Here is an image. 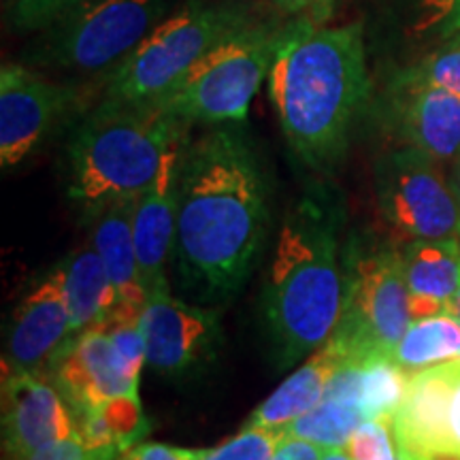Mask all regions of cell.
I'll list each match as a JSON object with an SVG mask.
<instances>
[{"label":"cell","mask_w":460,"mask_h":460,"mask_svg":"<svg viewBox=\"0 0 460 460\" xmlns=\"http://www.w3.org/2000/svg\"><path fill=\"white\" fill-rule=\"evenodd\" d=\"M267 228V181L243 132L224 124L188 143L172 245L183 288L205 303L234 295L261 258Z\"/></svg>","instance_id":"obj_1"},{"label":"cell","mask_w":460,"mask_h":460,"mask_svg":"<svg viewBox=\"0 0 460 460\" xmlns=\"http://www.w3.org/2000/svg\"><path fill=\"white\" fill-rule=\"evenodd\" d=\"M267 79L295 156L309 169L331 171L369 96L360 22L332 28L315 26L309 17L292 22Z\"/></svg>","instance_id":"obj_2"},{"label":"cell","mask_w":460,"mask_h":460,"mask_svg":"<svg viewBox=\"0 0 460 460\" xmlns=\"http://www.w3.org/2000/svg\"><path fill=\"white\" fill-rule=\"evenodd\" d=\"M343 303L339 211L332 200L309 194L284 217L262 292V314L281 369L329 341Z\"/></svg>","instance_id":"obj_3"},{"label":"cell","mask_w":460,"mask_h":460,"mask_svg":"<svg viewBox=\"0 0 460 460\" xmlns=\"http://www.w3.org/2000/svg\"><path fill=\"white\" fill-rule=\"evenodd\" d=\"M188 128L163 102L101 101L66 147L68 199L88 214L137 199L156 180L166 154L188 139Z\"/></svg>","instance_id":"obj_4"},{"label":"cell","mask_w":460,"mask_h":460,"mask_svg":"<svg viewBox=\"0 0 460 460\" xmlns=\"http://www.w3.org/2000/svg\"><path fill=\"white\" fill-rule=\"evenodd\" d=\"M262 22L241 3H190L166 17L113 66L102 101L163 102L217 45Z\"/></svg>","instance_id":"obj_5"},{"label":"cell","mask_w":460,"mask_h":460,"mask_svg":"<svg viewBox=\"0 0 460 460\" xmlns=\"http://www.w3.org/2000/svg\"><path fill=\"white\" fill-rule=\"evenodd\" d=\"M292 22L262 20L207 54L163 105L194 124H239L271 73Z\"/></svg>","instance_id":"obj_6"},{"label":"cell","mask_w":460,"mask_h":460,"mask_svg":"<svg viewBox=\"0 0 460 460\" xmlns=\"http://www.w3.org/2000/svg\"><path fill=\"white\" fill-rule=\"evenodd\" d=\"M164 11L166 0H88L45 28L31 60L79 73L118 66Z\"/></svg>","instance_id":"obj_7"},{"label":"cell","mask_w":460,"mask_h":460,"mask_svg":"<svg viewBox=\"0 0 460 460\" xmlns=\"http://www.w3.org/2000/svg\"><path fill=\"white\" fill-rule=\"evenodd\" d=\"M411 324L402 254L393 247L345 250V303L332 339L349 356L393 354Z\"/></svg>","instance_id":"obj_8"},{"label":"cell","mask_w":460,"mask_h":460,"mask_svg":"<svg viewBox=\"0 0 460 460\" xmlns=\"http://www.w3.org/2000/svg\"><path fill=\"white\" fill-rule=\"evenodd\" d=\"M376 188L379 209L402 237L460 241V205L427 154L411 146L386 154L377 163Z\"/></svg>","instance_id":"obj_9"},{"label":"cell","mask_w":460,"mask_h":460,"mask_svg":"<svg viewBox=\"0 0 460 460\" xmlns=\"http://www.w3.org/2000/svg\"><path fill=\"white\" fill-rule=\"evenodd\" d=\"M390 427L401 460H460V356L410 373Z\"/></svg>","instance_id":"obj_10"},{"label":"cell","mask_w":460,"mask_h":460,"mask_svg":"<svg viewBox=\"0 0 460 460\" xmlns=\"http://www.w3.org/2000/svg\"><path fill=\"white\" fill-rule=\"evenodd\" d=\"M141 331L147 365L166 377H181L200 369L214 358L220 345L216 315L175 298L171 288L149 292Z\"/></svg>","instance_id":"obj_11"},{"label":"cell","mask_w":460,"mask_h":460,"mask_svg":"<svg viewBox=\"0 0 460 460\" xmlns=\"http://www.w3.org/2000/svg\"><path fill=\"white\" fill-rule=\"evenodd\" d=\"M73 94L24 65L0 68V164L13 169L48 139Z\"/></svg>","instance_id":"obj_12"},{"label":"cell","mask_w":460,"mask_h":460,"mask_svg":"<svg viewBox=\"0 0 460 460\" xmlns=\"http://www.w3.org/2000/svg\"><path fill=\"white\" fill-rule=\"evenodd\" d=\"M75 435V413L51 377L4 373L3 446L11 458L26 460L41 447Z\"/></svg>","instance_id":"obj_13"},{"label":"cell","mask_w":460,"mask_h":460,"mask_svg":"<svg viewBox=\"0 0 460 460\" xmlns=\"http://www.w3.org/2000/svg\"><path fill=\"white\" fill-rule=\"evenodd\" d=\"M73 341L71 315L56 267L24 295L9 322L4 373L45 376Z\"/></svg>","instance_id":"obj_14"},{"label":"cell","mask_w":460,"mask_h":460,"mask_svg":"<svg viewBox=\"0 0 460 460\" xmlns=\"http://www.w3.org/2000/svg\"><path fill=\"white\" fill-rule=\"evenodd\" d=\"M49 377L71 405L75 418L118 396L139 394V379L126 371L105 322L75 337L58 356Z\"/></svg>","instance_id":"obj_15"},{"label":"cell","mask_w":460,"mask_h":460,"mask_svg":"<svg viewBox=\"0 0 460 460\" xmlns=\"http://www.w3.org/2000/svg\"><path fill=\"white\" fill-rule=\"evenodd\" d=\"M188 139L177 143L166 154L163 169L149 186L137 197L132 233H135L137 264L146 295L160 288H169L166 262L175 245L177 199H180L181 160Z\"/></svg>","instance_id":"obj_16"},{"label":"cell","mask_w":460,"mask_h":460,"mask_svg":"<svg viewBox=\"0 0 460 460\" xmlns=\"http://www.w3.org/2000/svg\"><path fill=\"white\" fill-rule=\"evenodd\" d=\"M394 119L407 146L437 163L460 154V96L401 73L394 84Z\"/></svg>","instance_id":"obj_17"},{"label":"cell","mask_w":460,"mask_h":460,"mask_svg":"<svg viewBox=\"0 0 460 460\" xmlns=\"http://www.w3.org/2000/svg\"><path fill=\"white\" fill-rule=\"evenodd\" d=\"M362 358L365 356H345L318 405L288 424V437L312 441L324 450L348 447L354 430L367 422L362 411Z\"/></svg>","instance_id":"obj_18"},{"label":"cell","mask_w":460,"mask_h":460,"mask_svg":"<svg viewBox=\"0 0 460 460\" xmlns=\"http://www.w3.org/2000/svg\"><path fill=\"white\" fill-rule=\"evenodd\" d=\"M401 254L411 322L452 315L460 286V241L413 239Z\"/></svg>","instance_id":"obj_19"},{"label":"cell","mask_w":460,"mask_h":460,"mask_svg":"<svg viewBox=\"0 0 460 460\" xmlns=\"http://www.w3.org/2000/svg\"><path fill=\"white\" fill-rule=\"evenodd\" d=\"M135 203L137 199L115 200L90 211L88 216L92 222V247L102 258L118 295V303L143 309L147 295L139 278L135 233H132Z\"/></svg>","instance_id":"obj_20"},{"label":"cell","mask_w":460,"mask_h":460,"mask_svg":"<svg viewBox=\"0 0 460 460\" xmlns=\"http://www.w3.org/2000/svg\"><path fill=\"white\" fill-rule=\"evenodd\" d=\"M345 356H349L341 348L337 339H329L322 348L309 356L303 367L292 373L284 384H279L275 393L269 394L256 407L252 418L247 420V429H286L303 413L318 405V401L329 386L331 377L335 376Z\"/></svg>","instance_id":"obj_21"},{"label":"cell","mask_w":460,"mask_h":460,"mask_svg":"<svg viewBox=\"0 0 460 460\" xmlns=\"http://www.w3.org/2000/svg\"><path fill=\"white\" fill-rule=\"evenodd\" d=\"M56 271L65 288L73 339L102 324L118 303V295L99 252L92 245L73 250L56 264Z\"/></svg>","instance_id":"obj_22"},{"label":"cell","mask_w":460,"mask_h":460,"mask_svg":"<svg viewBox=\"0 0 460 460\" xmlns=\"http://www.w3.org/2000/svg\"><path fill=\"white\" fill-rule=\"evenodd\" d=\"M77 422V437L85 447L102 450L115 447L124 452L128 447L141 444V439L149 433V422L143 413L139 394L118 396L75 418Z\"/></svg>","instance_id":"obj_23"},{"label":"cell","mask_w":460,"mask_h":460,"mask_svg":"<svg viewBox=\"0 0 460 460\" xmlns=\"http://www.w3.org/2000/svg\"><path fill=\"white\" fill-rule=\"evenodd\" d=\"M394 360L402 369L420 371L460 356V320L433 315L413 320L394 348Z\"/></svg>","instance_id":"obj_24"},{"label":"cell","mask_w":460,"mask_h":460,"mask_svg":"<svg viewBox=\"0 0 460 460\" xmlns=\"http://www.w3.org/2000/svg\"><path fill=\"white\" fill-rule=\"evenodd\" d=\"M410 373L393 354L373 352L362 358V411L367 420H393L405 396Z\"/></svg>","instance_id":"obj_25"},{"label":"cell","mask_w":460,"mask_h":460,"mask_svg":"<svg viewBox=\"0 0 460 460\" xmlns=\"http://www.w3.org/2000/svg\"><path fill=\"white\" fill-rule=\"evenodd\" d=\"M288 437L286 429H243L226 444L207 450L200 460H271Z\"/></svg>","instance_id":"obj_26"},{"label":"cell","mask_w":460,"mask_h":460,"mask_svg":"<svg viewBox=\"0 0 460 460\" xmlns=\"http://www.w3.org/2000/svg\"><path fill=\"white\" fill-rule=\"evenodd\" d=\"M405 75L418 82L439 85V88L460 96V34H456L446 48L424 58L418 66L405 71Z\"/></svg>","instance_id":"obj_27"},{"label":"cell","mask_w":460,"mask_h":460,"mask_svg":"<svg viewBox=\"0 0 460 460\" xmlns=\"http://www.w3.org/2000/svg\"><path fill=\"white\" fill-rule=\"evenodd\" d=\"M348 450L354 460H401L390 420H367L354 430Z\"/></svg>","instance_id":"obj_28"},{"label":"cell","mask_w":460,"mask_h":460,"mask_svg":"<svg viewBox=\"0 0 460 460\" xmlns=\"http://www.w3.org/2000/svg\"><path fill=\"white\" fill-rule=\"evenodd\" d=\"M84 3L88 0H17L9 11V17L15 31H45Z\"/></svg>","instance_id":"obj_29"},{"label":"cell","mask_w":460,"mask_h":460,"mask_svg":"<svg viewBox=\"0 0 460 460\" xmlns=\"http://www.w3.org/2000/svg\"><path fill=\"white\" fill-rule=\"evenodd\" d=\"M118 454L119 450H115V447H102V450L85 447L79 441V437L75 435L41 447V450H37L26 460H113Z\"/></svg>","instance_id":"obj_30"},{"label":"cell","mask_w":460,"mask_h":460,"mask_svg":"<svg viewBox=\"0 0 460 460\" xmlns=\"http://www.w3.org/2000/svg\"><path fill=\"white\" fill-rule=\"evenodd\" d=\"M420 31L444 26V32L460 34V0H418Z\"/></svg>","instance_id":"obj_31"},{"label":"cell","mask_w":460,"mask_h":460,"mask_svg":"<svg viewBox=\"0 0 460 460\" xmlns=\"http://www.w3.org/2000/svg\"><path fill=\"white\" fill-rule=\"evenodd\" d=\"M205 452L207 450H190V447L141 441V444L119 452L115 460H200L205 456Z\"/></svg>","instance_id":"obj_32"},{"label":"cell","mask_w":460,"mask_h":460,"mask_svg":"<svg viewBox=\"0 0 460 460\" xmlns=\"http://www.w3.org/2000/svg\"><path fill=\"white\" fill-rule=\"evenodd\" d=\"M324 447L312 444V441L298 439V437H286L271 460H322Z\"/></svg>","instance_id":"obj_33"},{"label":"cell","mask_w":460,"mask_h":460,"mask_svg":"<svg viewBox=\"0 0 460 460\" xmlns=\"http://www.w3.org/2000/svg\"><path fill=\"white\" fill-rule=\"evenodd\" d=\"M271 3L281 11H286V13H301V11L312 13L318 0H271Z\"/></svg>","instance_id":"obj_34"},{"label":"cell","mask_w":460,"mask_h":460,"mask_svg":"<svg viewBox=\"0 0 460 460\" xmlns=\"http://www.w3.org/2000/svg\"><path fill=\"white\" fill-rule=\"evenodd\" d=\"M335 3L337 0H318V4H315L314 11L307 17L314 22L315 26H322L326 20H329L332 11H335Z\"/></svg>","instance_id":"obj_35"},{"label":"cell","mask_w":460,"mask_h":460,"mask_svg":"<svg viewBox=\"0 0 460 460\" xmlns=\"http://www.w3.org/2000/svg\"><path fill=\"white\" fill-rule=\"evenodd\" d=\"M322 460H354L348 447H326Z\"/></svg>","instance_id":"obj_36"},{"label":"cell","mask_w":460,"mask_h":460,"mask_svg":"<svg viewBox=\"0 0 460 460\" xmlns=\"http://www.w3.org/2000/svg\"><path fill=\"white\" fill-rule=\"evenodd\" d=\"M450 186H452V192L454 197H456L458 205H460V154L456 158H454V166H452V177H450Z\"/></svg>","instance_id":"obj_37"},{"label":"cell","mask_w":460,"mask_h":460,"mask_svg":"<svg viewBox=\"0 0 460 460\" xmlns=\"http://www.w3.org/2000/svg\"><path fill=\"white\" fill-rule=\"evenodd\" d=\"M452 315L454 318L460 320V286H458V292L456 296H454V305H452Z\"/></svg>","instance_id":"obj_38"},{"label":"cell","mask_w":460,"mask_h":460,"mask_svg":"<svg viewBox=\"0 0 460 460\" xmlns=\"http://www.w3.org/2000/svg\"><path fill=\"white\" fill-rule=\"evenodd\" d=\"M15 3H17V0H4V4H9V11H11V7H13Z\"/></svg>","instance_id":"obj_39"}]
</instances>
